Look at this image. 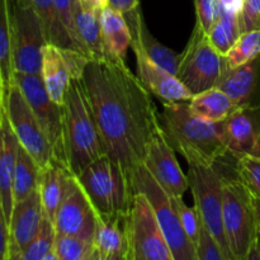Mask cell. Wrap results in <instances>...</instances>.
<instances>
[{"mask_svg": "<svg viewBox=\"0 0 260 260\" xmlns=\"http://www.w3.org/2000/svg\"><path fill=\"white\" fill-rule=\"evenodd\" d=\"M81 78L107 155L131 180L135 169L144 164L152 139L161 131L151 93L126 61L118 58H90Z\"/></svg>", "mask_w": 260, "mask_h": 260, "instance_id": "cell-1", "label": "cell"}, {"mask_svg": "<svg viewBox=\"0 0 260 260\" xmlns=\"http://www.w3.org/2000/svg\"><path fill=\"white\" fill-rule=\"evenodd\" d=\"M81 75L71 76L62 103L66 162L75 177L80 175L91 162L107 155Z\"/></svg>", "mask_w": 260, "mask_h": 260, "instance_id": "cell-2", "label": "cell"}, {"mask_svg": "<svg viewBox=\"0 0 260 260\" xmlns=\"http://www.w3.org/2000/svg\"><path fill=\"white\" fill-rule=\"evenodd\" d=\"M160 122L168 141L183 157L193 155L216 164L229 155L222 139V122L213 123L200 118L192 112L189 102L164 103Z\"/></svg>", "mask_w": 260, "mask_h": 260, "instance_id": "cell-3", "label": "cell"}, {"mask_svg": "<svg viewBox=\"0 0 260 260\" xmlns=\"http://www.w3.org/2000/svg\"><path fill=\"white\" fill-rule=\"evenodd\" d=\"M76 179L85 190L96 215L131 212L135 196L131 180L121 165L108 155L91 162Z\"/></svg>", "mask_w": 260, "mask_h": 260, "instance_id": "cell-4", "label": "cell"}, {"mask_svg": "<svg viewBox=\"0 0 260 260\" xmlns=\"http://www.w3.org/2000/svg\"><path fill=\"white\" fill-rule=\"evenodd\" d=\"M184 159L188 164L187 175L194 200V207L200 213L203 226L215 238L226 258L233 260L222 220V173L218 172L216 164H208L193 155H187Z\"/></svg>", "mask_w": 260, "mask_h": 260, "instance_id": "cell-5", "label": "cell"}, {"mask_svg": "<svg viewBox=\"0 0 260 260\" xmlns=\"http://www.w3.org/2000/svg\"><path fill=\"white\" fill-rule=\"evenodd\" d=\"M222 220L233 260H245L255 245L259 226L250 190L238 175H223Z\"/></svg>", "mask_w": 260, "mask_h": 260, "instance_id": "cell-6", "label": "cell"}, {"mask_svg": "<svg viewBox=\"0 0 260 260\" xmlns=\"http://www.w3.org/2000/svg\"><path fill=\"white\" fill-rule=\"evenodd\" d=\"M131 184L135 193H142L149 200L174 260H196L197 246L185 233L173 205L172 196L159 184L144 164L135 169Z\"/></svg>", "mask_w": 260, "mask_h": 260, "instance_id": "cell-7", "label": "cell"}, {"mask_svg": "<svg viewBox=\"0 0 260 260\" xmlns=\"http://www.w3.org/2000/svg\"><path fill=\"white\" fill-rule=\"evenodd\" d=\"M9 15L14 68L18 73L41 75L45 29L30 0H4Z\"/></svg>", "mask_w": 260, "mask_h": 260, "instance_id": "cell-8", "label": "cell"}, {"mask_svg": "<svg viewBox=\"0 0 260 260\" xmlns=\"http://www.w3.org/2000/svg\"><path fill=\"white\" fill-rule=\"evenodd\" d=\"M223 70V56L207 33L196 24L185 50L180 53L177 78L193 94L215 88Z\"/></svg>", "mask_w": 260, "mask_h": 260, "instance_id": "cell-9", "label": "cell"}, {"mask_svg": "<svg viewBox=\"0 0 260 260\" xmlns=\"http://www.w3.org/2000/svg\"><path fill=\"white\" fill-rule=\"evenodd\" d=\"M14 84L19 86L23 95L35 112L38 122L42 126L48 142L52 147L53 161L68 168L63 144L62 106L51 99L41 75L24 74L15 71ZM69 169V168H68Z\"/></svg>", "mask_w": 260, "mask_h": 260, "instance_id": "cell-10", "label": "cell"}, {"mask_svg": "<svg viewBox=\"0 0 260 260\" xmlns=\"http://www.w3.org/2000/svg\"><path fill=\"white\" fill-rule=\"evenodd\" d=\"M7 112L13 131L19 144L32 155L40 168L53 161V152L42 126L17 84L12 86L7 101L0 104Z\"/></svg>", "mask_w": 260, "mask_h": 260, "instance_id": "cell-11", "label": "cell"}, {"mask_svg": "<svg viewBox=\"0 0 260 260\" xmlns=\"http://www.w3.org/2000/svg\"><path fill=\"white\" fill-rule=\"evenodd\" d=\"M131 260H174L149 200L135 193L129 216Z\"/></svg>", "mask_w": 260, "mask_h": 260, "instance_id": "cell-12", "label": "cell"}, {"mask_svg": "<svg viewBox=\"0 0 260 260\" xmlns=\"http://www.w3.org/2000/svg\"><path fill=\"white\" fill-rule=\"evenodd\" d=\"M96 221L98 215L74 175L53 221L56 235L76 236L94 243Z\"/></svg>", "mask_w": 260, "mask_h": 260, "instance_id": "cell-13", "label": "cell"}, {"mask_svg": "<svg viewBox=\"0 0 260 260\" xmlns=\"http://www.w3.org/2000/svg\"><path fill=\"white\" fill-rule=\"evenodd\" d=\"M131 48L136 57V75L142 85L164 103L192 101L194 95L182 81L147 55L137 33L131 30Z\"/></svg>", "mask_w": 260, "mask_h": 260, "instance_id": "cell-14", "label": "cell"}, {"mask_svg": "<svg viewBox=\"0 0 260 260\" xmlns=\"http://www.w3.org/2000/svg\"><path fill=\"white\" fill-rule=\"evenodd\" d=\"M90 60L84 53L65 50L55 45H47L42 51L41 76L51 99L62 106L71 76L83 74L86 62Z\"/></svg>", "mask_w": 260, "mask_h": 260, "instance_id": "cell-15", "label": "cell"}, {"mask_svg": "<svg viewBox=\"0 0 260 260\" xmlns=\"http://www.w3.org/2000/svg\"><path fill=\"white\" fill-rule=\"evenodd\" d=\"M222 139L229 155L260 157V107L238 108L221 123Z\"/></svg>", "mask_w": 260, "mask_h": 260, "instance_id": "cell-16", "label": "cell"}, {"mask_svg": "<svg viewBox=\"0 0 260 260\" xmlns=\"http://www.w3.org/2000/svg\"><path fill=\"white\" fill-rule=\"evenodd\" d=\"M144 165L173 197H183L189 188L188 175L183 173L175 157L174 147L168 141L162 128L152 139L145 156Z\"/></svg>", "mask_w": 260, "mask_h": 260, "instance_id": "cell-17", "label": "cell"}, {"mask_svg": "<svg viewBox=\"0 0 260 260\" xmlns=\"http://www.w3.org/2000/svg\"><path fill=\"white\" fill-rule=\"evenodd\" d=\"M216 86L225 91L238 108L260 107V56L238 68H228L223 63Z\"/></svg>", "mask_w": 260, "mask_h": 260, "instance_id": "cell-18", "label": "cell"}, {"mask_svg": "<svg viewBox=\"0 0 260 260\" xmlns=\"http://www.w3.org/2000/svg\"><path fill=\"white\" fill-rule=\"evenodd\" d=\"M0 216L9 223L14 208L13 185L19 141L10 126L4 108H0Z\"/></svg>", "mask_w": 260, "mask_h": 260, "instance_id": "cell-19", "label": "cell"}, {"mask_svg": "<svg viewBox=\"0 0 260 260\" xmlns=\"http://www.w3.org/2000/svg\"><path fill=\"white\" fill-rule=\"evenodd\" d=\"M45 218L42 201L38 190L25 200L15 203L12 217L8 223L12 244L10 254L18 253L30 241L35 240L36 236L40 234Z\"/></svg>", "mask_w": 260, "mask_h": 260, "instance_id": "cell-20", "label": "cell"}, {"mask_svg": "<svg viewBox=\"0 0 260 260\" xmlns=\"http://www.w3.org/2000/svg\"><path fill=\"white\" fill-rule=\"evenodd\" d=\"M129 213L98 215L94 248L103 256L128 255L129 243Z\"/></svg>", "mask_w": 260, "mask_h": 260, "instance_id": "cell-21", "label": "cell"}, {"mask_svg": "<svg viewBox=\"0 0 260 260\" xmlns=\"http://www.w3.org/2000/svg\"><path fill=\"white\" fill-rule=\"evenodd\" d=\"M73 177L68 168L56 161L41 169L38 193L42 201L45 217L52 223Z\"/></svg>", "mask_w": 260, "mask_h": 260, "instance_id": "cell-22", "label": "cell"}, {"mask_svg": "<svg viewBox=\"0 0 260 260\" xmlns=\"http://www.w3.org/2000/svg\"><path fill=\"white\" fill-rule=\"evenodd\" d=\"M101 25L107 56L126 61L132 37L123 13L107 5L101 13Z\"/></svg>", "mask_w": 260, "mask_h": 260, "instance_id": "cell-23", "label": "cell"}, {"mask_svg": "<svg viewBox=\"0 0 260 260\" xmlns=\"http://www.w3.org/2000/svg\"><path fill=\"white\" fill-rule=\"evenodd\" d=\"M124 17H126L127 23H128L129 29L137 33V36H139L140 41H141L142 46H144L147 55H149L155 62L159 63L162 69H165V70L169 71L170 74L177 76L178 68H179L180 53L174 52L173 50L168 48L167 46L160 43L159 41L149 32V29H147L146 25H145L140 7L137 8V9L132 10V12L126 13Z\"/></svg>", "mask_w": 260, "mask_h": 260, "instance_id": "cell-24", "label": "cell"}, {"mask_svg": "<svg viewBox=\"0 0 260 260\" xmlns=\"http://www.w3.org/2000/svg\"><path fill=\"white\" fill-rule=\"evenodd\" d=\"M102 10L84 9L76 0L74 7V23L79 41L90 58H104L107 56L101 25Z\"/></svg>", "mask_w": 260, "mask_h": 260, "instance_id": "cell-25", "label": "cell"}, {"mask_svg": "<svg viewBox=\"0 0 260 260\" xmlns=\"http://www.w3.org/2000/svg\"><path fill=\"white\" fill-rule=\"evenodd\" d=\"M189 106L196 116L213 123H221L238 109L233 99L217 86L196 94Z\"/></svg>", "mask_w": 260, "mask_h": 260, "instance_id": "cell-26", "label": "cell"}, {"mask_svg": "<svg viewBox=\"0 0 260 260\" xmlns=\"http://www.w3.org/2000/svg\"><path fill=\"white\" fill-rule=\"evenodd\" d=\"M30 3L42 22L47 43L65 48V50H74L84 53L73 40L69 30L66 29L56 8L55 0H30Z\"/></svg>", "mask_w": 260, "mask_h": 260, "instance_id": "cell-27", "label": "cell"}, {"mask_svg": "<svg viewBox=\"0 0 260 260\" xmlns=\"http://www.w3.org/2000/svg\"><path fill=\"white\" fill-rule=\"evenodd\" d=\"M0 17V104H3L14 85L15 74L9 15L4 0H2Z\"/></svg>", "mask_w": 260, "mask_h": 260, "instance_id": "cell-28", "label": "cell"}, {"mask_svg": "<svg viewBox=\"0 0 260 260\" xmlns=\"http://www.w3.org/2000/svg\"><path fill=\"white\" fill-rule=\"evenodd\" d=\"M41 177V168L32 155L19 144L17 151V161L14 170V205L25 200L38 190Z\"/></svg>", "mask_w": 260, "mask_h": 260, "instance_id": "cell-29", "label": "cell"}, {"mask_svg": "<svg viewBox=\"0 0 260 260\" xmlns=\"http://www.w3.org/2000/svg\"><path fill=\"white\" fill-rule=\"evenodd\" d=\"M207 35L216 50L225 56L241 36L239 14L221 13L217 22L213 24Z\"/></svg>", "mask_w": 260, "mask_h": 260, "instance_id": "cell-30", "label": "cell"}, {"mask_svg": "<svg viewBox=\"0 0 260 260\" xmlns=\"http://www.w3.org/2000/svg\"><path fill=\"white\" fill-rule=\"evenodd\" d=\"M260 56V30L241 33L233 47L223 56L228 68H238Z\"/></svg>", "mask_w": 260, "mask_h": 260, "instance_id": "cell-31", "label": "cell"}, {"mask_svg": "<svg viewBox=\"0 0 260 260\" xmlns=\"http://www.w3.org/2000/svg\"><path fill=\"white\" fill-rule=\"evenodd\" d=\"M56 239L55 226L47 218L43 220L40 234L35 240L30 241L24 249L14 254H10L9 260H42L43 256L53 248Z\"/></svg>", "mask_w": 260, "mask_h": 260, "instance_id": "cell-32", "label": "cell"}, {"mask_svg": "<svg viewBox=\"0 0 260 260\" xmlns=\"http://www.w3.org/2000/svg\"><path fill=\"white\" fill-rule=\"evenodd\" d=\"M94 248V244L81 238L56 235L55 249L60 260H84Z\"/></svg>", "mask_w": 260, "mask_h": 260, "instance_id": "cell-33", "label": "cell"}, {"mask_svg": "<svg viewBox=\"0 0 260 260\" xmlns=\"http://www.w3.org/2000/svg\"><path fill=\"white\" fill-rule=\"evenodd\" d=\"M173 205H174L175 210H177L178 216H179L182 225L184 228L185 233L190 238V240L196 244L197 246L198 240H200L201 231H202V220L198 213L197 208L189 207L187 203L183 201V197H173L172 196Z\"/></svg>", "mask_w": 260, "mask_h": 260, "instance_id": "cell-34", "label": "cell"}, {"mask_svg": "<svg viewBox=\"0 0 260 260\" xmlns=\"http://www.w3.org/2000/svg\"><path fill=\"white\" fill-rule=\"evenodd\" d=\"M236 175L254 197L260 200V157H241L236 160Z\"/></svg>", "mask_w": 260, "mask_h": 260, "instance_id": "cell-35", "label": "cell"}, {"mask_svg": "<svg viewBox=\"0 0 260 260\" xmlns=\"http://www.w3.org/2000/svg\"><path fill=\"white\" fill-rule=\"evenodd\" d=\"M194 5L197 15L196 24L208 33L220 18V0H194Z\"/></svg>", "mask_w": 260, "mask_h": 260, "instance_id": "cell-36", "label": "cell"}, {"mask_svg": "<svg viewBox=\"0 0 260 260\" xmlns=\"http://www.w3.org/2000/svg\"><path fill=\"white\" fill-rule=\"evenodd\" d=\"M196 260H229L212 235L202 226L200 240L197 243Z\"/></svg>", "mask_w": 260, "mask_h": 260, "instance_id": "cell-37", "label": "cell"}, {"mask_svg": "<svg viewBox=\"0 0 260 260\" xmlns=\"http://www.w3.org/2000/svg\"><path fill=\"white\" fill-rule=\"evenodd\" d=\"M241 33L260 30V0H245L240 15Z\"/></svg>", "mask_w": 260, "mask_h": 260, "instance_id": "cell-38", "label": "cell"}, {"mask_svg": "<svg viewBox=\"0 0 260 260\" xmlns=\"http://www.w3.org/2000/svg\"><path fill=\"white\" fill-rule=\"evenodd\" d=\"M75 2L76 0H55V4H56V8H57V10H58V14H60L61 19H62L63 24H65L66 29L69 30L70 36L73 37V40L75 41L76 45L80 47V50L83 51V52L89 57V55L86 53L85 48L83 47V45H81L80 41H79L78 35H76L75 23H74V7H75Z\"/></svg>", "mask_w": 260, "mask_h": 260, "instance_id": "cell-39", "label": "cell"}, {"mask_svg": "<svg viewBox=\"0 0 260 260\" xmlns=\"http://www.w3.org/2000/svg\"><path fill=\"white\" fill-rule=\"evenodd\" d=\"M107 5L126 14L140 7V0H107Z\"/></svg>", "mask_w": 260, "mask_h": 260, "instance_id": "cell-40", "label": "cell"}, {"mask_svg": "<svg viewBox=\"0 0 260 260\" xmlns=\"http://www.w3.org/2000/svg\"><path fill=\"white\" fill-rule=\"evenodd\" d=\"M84 9L88 10H103L107 7V0H78Z\"/></svg>", "mask_w": 260, "mask_h": 260, "instance_id": "cell-41", "label": "cell"}, {"mask_svg": "<svg viewBox=\"0 0 260 260\" xmlns=\"http://www.w3.org/2000/svg\"><path fill=\"white\" fill-rule=\"evenodd\" d=\"M245 260H260V250H259L258 245H256V243H255V245L251 248V250L249 251L248 256H246Z\"/></svg>", "mask_w": 260, "mask_h": 260, "instance_id": "cell-42", "label": "cell"}, {"mask_svg": "<svg viewBox=\"0 0 260 260\" xmlns=\"http://www.w3.org/2000/svg\"><path fill=\"white\" fill-rule=\"evenodd\" d=\"M251 197H253V206H254V210H255L256 221H258V226L260 229V200L259 198L254 197L253 194H251Z\"/></svg>", "mask_w": 260, "mask_h": 260, "instance_id": "cell-43", "label": "cell"}, {"mask_svg": "<svg viewBox=\"0 0 260 260\" xmlns=\"http://www.w3.org/2000/svg\"><path fill=\"white\" fill-rule=\"evenodd\" d=\"M84 260H103V255H102V254L99 253L95 248H93V250L89 253V255L86 256Z\"/></svg>", "mask_w": 260, "mask_h": 260, "instance_id": "cell-44", "label": "cell"}, {"mask_svg": "<svg viewBox=\"0 0 260 260\" xmlns=\"http://www.w3.org/2000/svg\"><path fill=\"white\" fill-rule=\"evenodd\" d=\"M42 260H60V259H58V256H57V254H56L55 249L52 248L50 251H48L47 254H46L45 256H43Z\"/></svg>", "mask_w": 260, "mask_h": 260, "instance_id": "cell-45", "label": "cell"}, {"mask_svg": "<svg viewBox=\"0 0 260 260\" xmlns=\"http://www.w3.org/2000/svg\"><path fill=\"white\" fill-rule=\"evenodd\" d=\"M103 260H131L128 255H108L103 256Z\"/></svg>", "mask_w": 260, "mask_h": 260, "instance_id": "cell-46", "label": "cell"}, {"mask_svg": "<svg viewBox=\"0 0 260 260\" xmlns=\"http://www.w3.org/2000/svg\"><path fill=\"white\" fill-rule=\"evenodd\" d=\"M256 245H258V248L260 250V229L258 230V236H256Z\"/></svg>", "mask_w": 260, "mask_h": 260, "instance_id": "cell-47", "label": "cell"}, {"mask_svg": "<svg viewBox=\"0 0 260 260\" xmlns=\"http://www.w3.org/2000/svg\"><path fill=\"white\" fill-rule=\"evenodd\" d=\"M244 2H245V0H243V3H244Z\"/></svg>", "mask_w": 260, "mask_h": 260, "instance_id": "cell-48", "label": "cell"}]
</instances>
